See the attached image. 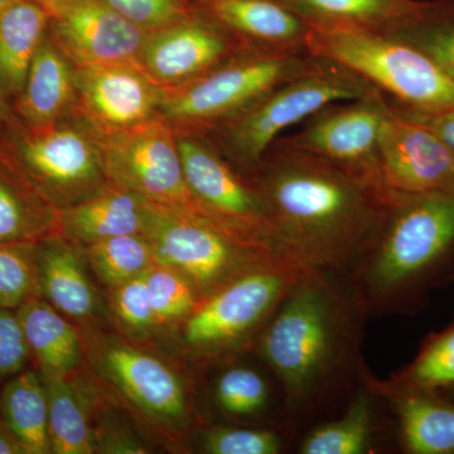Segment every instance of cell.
<instances>
[{"label":"cell","mask_w":454,"mask_h":454,"mask_svg":"<svg viewBox=\"0 0 454 454\" xmlns=\"http://www.w3.org/2000/svg\"><path fill=\"white\" fill-rule=\"evenodd\" d=\"M366 318L348 276L310 269L254 343L276 378L293 438L340 414L363 384Z\"/></svg>","instance_id":"cell-1"},{"label":"cell","mask_w":454,"mask_h":454,"mask_svg":"<svg viewBox=\"0 0 454 454\" xmlns=\"http://www.w3.org/2000/svg\"><path fill=\"white\" fill-rule=\"evenodd\" d=\"M247 177L264 199L280 253L306 268L348 277L378 234L390 193L280 140Z\"/></svg>","instance_id":"cell-2"},{"label":"cell","mask_w":454,"mask_h":454,"mask_svg":"<svg viewBox=\"0 0 454 454\" xmlns=\"http://www.w3.org/2000/svg\"><path fill=\"white\" fill-rule=\"evenodd\" d=\"M367 316L417 315L454 280V187L390 192L380 229L349 276Z\"/></svg>","instance_id":"cell-3"},{"label":"cell","mask_w":454,"mask_h":454,"mask_svg":"<svg viewBox=\"0 0 454 454\" xmlns=\"http://www.w3.org/2000/svg\"><path fill=\"white\" fill-rule=\"evenodd\" d=\"M381 94L365 79L328 59L312 70L286 80L258 101L205 134L223 157L245 176L258 168L284 130L339 101Z\"/></svg>","instance_id":"cell-4"},{"label":"cell","mask_w":454,"mask_h":454,"mask_svg":"<svg viewBox=\"0 0 454 454\" xmlns=\"http://www.w3.org/2000/svg\"><path fill=\"white\" fill-rule=\"evenodd\" d=\"M0 162L59 212L109 182L100 136L77 113L47 127L0 124Z\"/></svg>","instance_id":"cell-5"},{"label":"cell","mask_w":454,"mask_h":454,"mask_svg":"<svg viewBox=\"0 0 454 454\" xmlns=\"http://www.w3.org/2000/svg\"><path fill=\"white\" fill-rule=\"evenodd\" d=\"M310 55L348 68L394 106L415 112L454 106V82L430 57L379 32L312 28Z\"/></svg>","instance_id":"cell-6"},{"label":"cell","mask_w":454,"mask_h":454,"mask_svg":"<svg viewBox=\"0 0 454 454\" xmlns=\"http://www.w3.org/2000/svg\"><path fill=\"white\" fill-rule=\"evenodd\" d=\"M321 57L245 47L184 88L167 91L160 119L176 133L208 134L286 80L312 70Z\"/></svg>","instance_id":"cell-7"},{"label":"cell","mask_w":454,"mask_h":454,"mask_svg":"<svg viewBox=\"0 0 454 454\" xmlns=\"http://www.w3.org/2000/svg\"><path fill=\"white\" fill-rule=\"evenodd\" d=\"M310 269L273 254L203 298L184 322V339L200 355L225 354L255 343L294 284Z\"/></svg>","instance_id":"cell-8"},{"label":"cell","mask_w":454,"mask_h":454,"mask_svg":"<svg viewBox=\"0 0 454 454\" xmlns=\"http://www.w3.org/2000/svg\"><path fill=\"white\" fill-rule=\"evenodd\" d=\"M145 235L153 245L157 262L184 274L201 301L254 265L280 253L244 240L201 215L158 205Z\"/></svg>","instance_id":"cell-9"},{"label":"cell","mask_w":454,"mask_h":454,"mask_svg":"<svg viewBox=\"0 0 454 454\" xmlns=\"http://www.w3.org/2000/svg\"><path fill=\"white\" fill-rule=\"evenodd\" d=\"M176 134L188 191L203 216L244 240L278 250L267 205L253 182L205 134Z\"/></svg>","instance_id":"cell-10"},{"label":"cell","mask_w":454,"mask_h":454,"mask_svg":"<svg viewBox=\"0 0 454 454\" xmlns=\"http://www.w3.org/2000/svg\"><path fill=\"white\" fill-rule=\"evenodd\" d=\"M100 140L107 181L154 205L203 216L188 191L177 134L163 119Z\"/></svg>","instance_id":"cell-11"},{"label":"cell","mask_w":454,"mask_h":454,"mask_svg":"<svg viewBox=\"0 0 454 454\" xmlns=\"http://www.w3.org/2000/svg\"><path fill=\"white\" fill-rule=\"evenodd\" d=\"M389 101L384 94L339 101L319 110L280 142L324 158L357 181L389 193L382 181L379 138Z\"/></svg>","instance_id":"cell-12"},{"label":"cell","mask_w":454,"mask_h":454,"mask_svg":"<svg viewBox=\"0 0 454 454\" xmlns=\"http://www.w3.org/2000/svg\"><path fill=\"white\" fill-rule=\"evenodd\" d=\"M245 47L199 4L184 20L148 33L138 65L158 86L173 91L210 73Z\"/></svg>","instance_id":"cell-13"},{"label":"cell","mask_w":454,"mask_h":454,"mask_svg":"<svg viewBox=\"0 0 454 454\" xmlns=\"http://www.w3.org/2000/svg\"><path fill=\"white\" fill-rule=\"evenodd\" d=\"M76 113L100 137H112L157 121L166 90L138 64L74 67Z\"/></svg>","instance_id":"cell-14"},{"label":"cell","mask_w":454,"mask_h":454,"mask_svg":"<svg viewBox=\"0 0 454 454\" xmlns=\"http://www.w3.org/2000/svg\"><path fill=\"white\" fill-rule=\"evenodd\" d=\"M43 4L50 14V37L74 67L138 64L148 33L103 0H51Z\"/></svg>","instance_id":"cell-15"},{"label":"cell","mask_w":454,"mask_h":454,"mask_svg":"<svg viewBox=\"0 0 454 454\" xmlns=\"http://www.w3.org/2000/svg\"><path fill=\"white\" fill-rule=\"evenodd\" d=\"M379 154L382 181L390 192L420 193L454 187L452 149L428 128L397 114L390 103L382 122Z\"/></svg>","instance_id":"cell-16"},{"label":"cell","mask_w":454,"mask_h":454,"mask_svg":"<svg viewBox=\"0 0 454 454\" xmlns=\"http://www.w3.org/2000/svg\"><path fill=\"white\" fill-rule=\"evenodd\" d=\"M389 413L394 439L408 454H454V400L439 391L380 380L367 372Z\"/></svg>","instance_id":"cell-17"},{"label":"cell","mask_w":454,"mask_h":454,"mask_svg":"<svg viewBox=\"0 0 454 454\" xmlns=\"http://www.w3.org/2000/svg\"><path fill=\"white\" fill-rule=\"evenodd\" d=\"M101 367L106 378L152 419L172 426L186 422L184 382L157 357L129 346L113 345L104 351Z\"/></svg>","instance_id":"cell-18"},{"label":"cell","mask_w":454,"mask_h":454,"mask_svg":"<svg viewBox=\"0 0 454 454\" xmlns=\"http://www.w3.org/2000/svg\"><path fill=\"white\" fill-rule=\"evenodd\" d=\"M366 373L340 414L301 434L297 453L372 454L384 450V442L394 439L393 427L387 406Z\"/></svg>","instance_id":"cell-19"},{"label":"cell","mask_w":454,"mask_h":454,"mask_svg":"<svg viewBox=\"0 0 454 454\" xmlns=\"http://www.w3.org/2000/svg\"><path fill=\"white\" fill-rule=\"evenodd\" d=\"M200 7L250 49L309 52L312 27L280 0H210Z\"/></svg>","instance_id":"cell-20"},{"label":"cell","mask_w":454,"mask_h":454,"mask_svg":"<svg viewBox=\"0 0 454 454\" xmlns=\"http://www.w3.org/2000/svg\"><path fill=\"white\" fill-rule=\"evenodd\" d=\"M154 207L145 197L107 182L82 201L59 212L57 234L86 247L115 236L145 235Z\"/></svg>","instance_id":"cell-21"},{"label":"cell","mask_w":454,"mask_h":454,"mask_svg":"<svg viewBox=\"0 0 454 454\" xmlns=\"http://www.w3.org/2000/svg\"><path fill=\"white\" fill-rule=\"evenodd\" d=\"M12 106L29 128L47 127L76 113L74 66L53 43L50 33L33 57L25 86Z\"/></svg>","instance_id":"cell-22"},{"label":"cell","mask_w":454,"mask_h":454,"mask_svg":"<svg viewBox=\"0 0 454 454\" xmlns=\"http://www.w3.org/2000/svg\"><path fill=\"white\" fill-rule=\"evenodd\" d=\"M37 273L40 297L59 313L88 318L97 309V294L85 265L70 240L51 235L37 244Z\"/></svg>","instance_id":"cell-23"},{"label":"cell","mask_w":454,"mask_h":454,"mask_svg":"<svg viewBox=\"0 0 454 454\" xmlns=\"http://www.w3.org/2000/svg\"><path fill=\"white\" fill-rule=\"evenodd\" d=\"M49 26V11L38 0H18L0 12V92L11 103L25 86Z\"/></svg>","instance_id":"cell-24"},{"label":"cell","mask_w":454,"mask_h":454,"mask_svg":"<svg viewBox=\"0 0 454 454\" xmlns=\"http://www.w3.org/2000/svg\"><path fill=\"white\" fill-rule=\"evenodd\" d=\"M31 355L46 379L64 378L82 360V342L64 316L37 295L17 309Z\"/></svg>","instance_id":"cell-25"},{"label":"cell","mask_w":454,"mask_h":454,"mask_svg":"<svg viewBox=\"0 0 454 454\" xmlns=\"http://www.w3.org/2000/svg\"><path fill=\"white\" fill-rule=\"evenodd\" d=\"M212 394L215 405L227 417L253 420L269 418L274 426L289 433L279 387L265 364L262 369L250 365L226 367L217 375Z\"/></svg>","instance_id":"cell-26"},{"label":"cell","mask_w":454,"mask_h":454,"mask_svg":"<svg viewBox=\"0 0 454 454\" xmlns=\"http://www.w3.org/2000/svg\"><path fill=\"white\" fill-rule=\"evenodd\" d=\"M315 29L382 33L413 14L423 0H280Z\"/></svg>","instance_id":"cell-27"},{"label":"cell","mask_w":454,"mask_h":454,"mask_svg":"<svg viewBox=\"0 0 454 454\" xmlns=\"http://www.w3.org/2000/svg\"><path fill=\"white\" fill-rule=\"evenodd\" d=\"M0 413L25 454L51 453L49 397L35 372L12 376L0 393Z\"/></svg>","instance_id":"cell-28"},{"label":"cell","mask_w":454,"mask_h":454,"mask_svg":"<svg viewBox=\"0 0 454 454\" xmlns=\"http://www.w3.org/2000/svg\"><path fill=\"white\" fill-rule=\"evenodd\" d=\"M57 230L59 211L0 162V244H37Z\"/></svg>","instance_id":"cell-29"},{"label":"cell","mask_w":454,"mask_h":454,"mask_svg":"<svg viewBox=\"0 0 454 454\" xmlns=\"http://www.w3.org/2000/svg\"><path fill=\"white\" fill-rule=\"evenodd\" d=\"M43 381L49 397L51 453L97 452V433L91 428L88 404L80 391L67 380V376L43 378Z\"/></svg>","instance_id":"cell-30"},{"label":"cell","mask_w":454,"mask_h":454,"mask_svg":"<svg viewBox=\"0 0 454 454\" xmlns=\"http://www.w3.org/2000/svg\"><path fill=\"white\" fill-rule=\"evenodd\" d=\"M382 35L422 51L454 82V0H423L413 14Z\"/></svg>","instance_id":"cell-31"},{"label":"cell","mask_w":454,"mask_h":454,"mask_svg":"<svg viewBox=\"0 0 454 454\" xmlns=\"http://www.w3.org/2000/svg\"><path fill=\"white\" fill-rule=\"evenodd\" d=\"M86 255L98 279L113 288L145 276L157 264L153 245L145 234L115 236L89 245Z\"/></svg>","instance_id":"cell-32"},{"label":"cell","mask_w":454,"mask_h":454,"mask_svg":"<svg viewBox=\"0 0 454 454\" xmlns=\"http://www.w3.org/2000/svg\"><path fill=\"white\" fill-rule=\"evenodd\" d=\"M414 389L442 391L454 387V321L424 340L417 356L389 379Z\"/></svg>","instance_id":"cell-33"},{"label":"cell","mask_w":454,"mask_h":454,"mask_svg":"<svg viewBox=\"0 0 454 454\" xmlns=\"http://www.w3.org/2000/svg\"><path fill=\"white\" fill-rule=\"evenodd\" d=\"M37 244H0V309H20L40 295Z\"/></svg>","instance_id":"cell-34"},{"label":"cell","mask_w":454,"mask_h":454,"mask_svg":"<svg viewBox=\"0 0 454 454\" xmlns=\"http://www.w3.org/2000/svg\"><path fill=\"white\" fill-rule=\"evenodd\" d=\"M294 441L273 426L211 427L203 433L201 446L210 454H280Z\"/></svg>","instance_id":"cell-35"},{"label":"cell","mask_w":454,"mask_h":454,"mask_svg":"<svg viewBox=\"0 0 454 454\" xmlns=\"http://www.w3.org/2000/svg\"><path fill=\"white\" fill-rule=\"evenodd\" d=\"M145 279L157 322L186 321L201 301L192 283L167 265L157 262L146 271Z\"/></svg>","instance_id":"cell-36"},{"label":"cell","mask_w":454,"mask_h":454,"mask_svg":"<svg viewBox=\"0 0 454 454\" xmlns=\"http://www.w3.org/2000/svg\"><path fill=\"white\" fill-rule=\"evenodd\" d=\"M125 20L146 33L158 31L192 14L197 0H103Z\"/></svg>","instance_id":"cell-37"},{"label":"cell","mask_w":454,"mask_h":454,"mask_svg":"<svg viewBox=\"0 0 454 454\" xmlns=\"http://www.w3.org/2000/svg\"><path fill=\"white\" fill-rule=\"evenodd\" d=\"M113 307L119 321L133 333H146L158 324L145 276L115 286Z\"/></svg>","instance_id":"cell-38"},{"label":"cell","mask_w":454,"mask_h":454,"mask_svg":"<svg viewBox=\"0 0 454 454\" xmlns=\"http://www.w3.org/2000/svg\"><path fill=\"white\" fill-rule=\"evenodd\" d=\"M31 349L17 312L0 309V379L22 372Z\"/></svg>","instance_id":"cell-39"},{"label":"cell","mask_w":454,"mask_h":454,"mask_svg":"<svg viewBox=\"0 0 454 454\" xmlns=\"http://www.w3.org/2000/svg\"><path fill=\"white\" fill-rule=\"evenodd\" d=\"M390 106L397 114L409 121L428 128L444 145L450 146L454 153V106L437 110V112H415V110L403 109L391 103Z\"/></svg>","instance_id":"cell-40"},{"label":"cell","mask_w":454,"mask_h":454,"mask_svg":"<svg viewBox=\"0 0 454 454\" xmlns=\"http://www.w3.org/2000/svg\"><path fill=\"white\" fill-rule=\"evenodd\" d=\"M0 454H25L0 413Z\"/></svg>","instance_id":"cell-41"},{"label":"cell","mask_w":454,"mask_h":454,"mask_svg":"<svg viewBox=\"0 0 454 454\" xmlns=\"http://www.w3.org/2000/svg\"><path fill=\"white\" fill-rule=\"evenodd\" d=\"M20 122L11 101L0 92V124H14Z\"/></svg>","instance_id":"cell-42"},{"label":"cell","mask_w":454,"mask_h":454,"mask_svg":"<svg viewBox=\"0 0 454 454\" xmlns=\"http://www.w3.org/2000/svg\"><path fill=\"white\" fill-rule=\"evenodd\" d=\"M16 2H18V0H0V12L4 11L5 8Z\"/></svg>","instance_id":"cell-43"},{"label":"cell","mask_w":454,"mask_h":454,"mask_svg":"<svg viewBox=\"0 0 454 454\" xmlns=\"http://www.w3.org/2000/svg\"><path fill=\"white\" fill-rule=\"evenodd\" d=\"M439 393L443 394V395H446L447 397H450V399L454 400V387H450V389L439 391Z\"/></svg>","instance_id":"cell-44"},{"label":"cell","mask_w":454,"mask_h":454,"mask_svg":"<svg viewBox=\"0 0 454 454\" xmlns=\"http://www.w3.org/2000/svg\"><path fill=\"white\" fill-rule=\"evenodd\" d=\"M197 2H199V3H206V2H210V0H197Z\"/></svg>","instance_id":"cell-45"},{"label":"cell","mask_w":454,"mask_h":454,"mask_svg":"<svg viewBox=\"0 0 454 454\" xmlns=\"http://www.w3.org/2000/svg\"><path fill=\"white\" fill-rule=\"evenodd\" d=\"M38 2L46 3V2H51V0H38Z\"/></svg>","instance_id":"cell-46"}]
</instances>
